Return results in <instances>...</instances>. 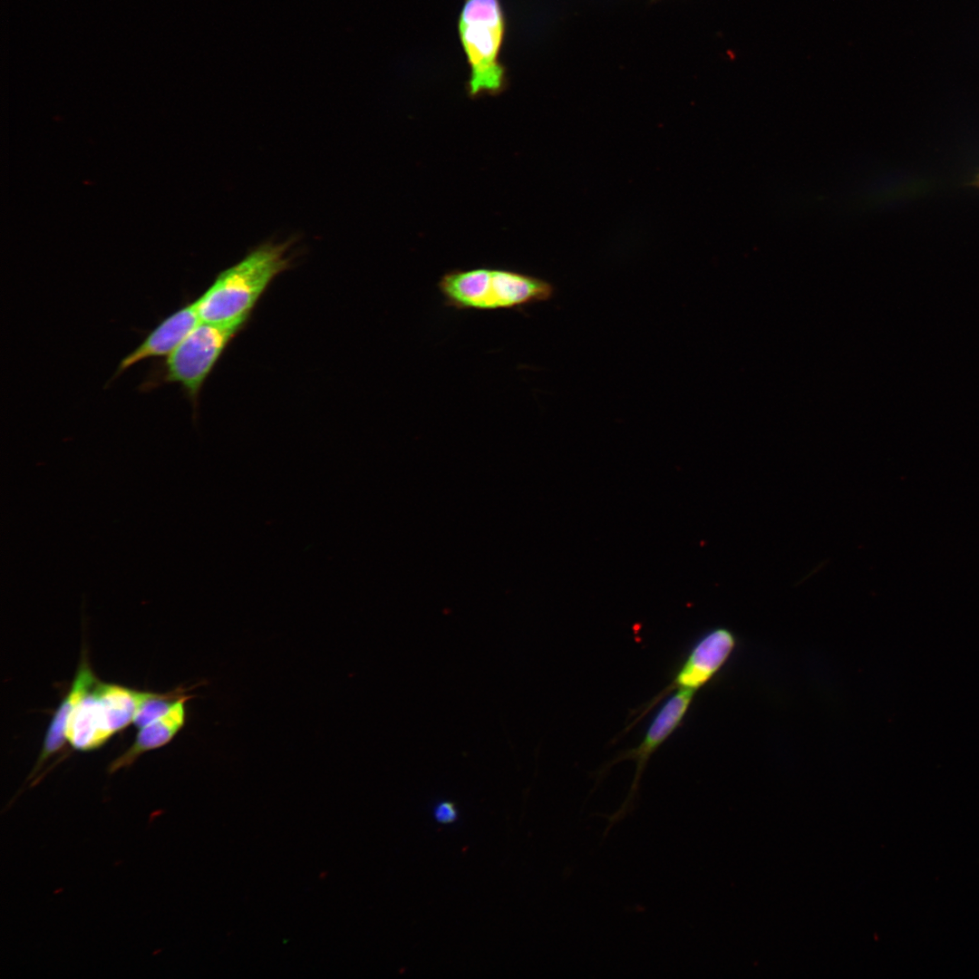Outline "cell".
<instances>
[{
	"instance_id": "1",
	"label": "cell",
	"mask_w": 979,
	"mask_h": 979,
	"mask_svg": "<svg viewBox=\"0 0 979 979\" xmlns=\"http://www.w3.org/2000/svg\"><path fill=\"white\" fill-rule=\"evenodd\" d=\"M292 244V240L263 243L221 271L195 300L200 321L228 323L249 318L274 278L291 267L287 252Z\"/></svg>"
},
{
	"instance_id": "2",
	"label": "cell",
	"mask_w": 979,
	"mask_h": 979,
	"mask_svg": "<svg viewBox=\"0 0 979 979\" xmlns=\"http://www.w3.org/2000/svg\"><path fill=\"white\" fill-rule=\"evenodd\" d=\"M437 287L446 306L479 311L521 309L549 300L555 292L544 279L499 267L453 269L441 276Z\"/></svg>"
},
{
	"instance_id": "3",
	"label": "cell",
	"mask_w": 979,
	"mask_h": 979,
	"mask_svg": "<svg viewBox=\"0 0 979 979\" xmlns=\"http://www.w3.org/2000/svg\"><path fill=\"white\" fill-rule=\"evenodd\" d=\"M458 34L470 69V97L497 95L508 86L500 53L507 17L500 0H464L458 16Z\"/></svg>"
},
{
	"instance_id": "4",
	"label": "cell",
	"mask_w": 979,
	"mask_h": 979,
	"mask_svg": "<svg viewBox=\"0 0 979 979\" xmlns=\"http://www.w3.org/2000/svg\"><path fill=\"white\" fill-rule=\"evenodd\" d=\"M249 318L228 323L199 322L187 337L153 371L146 383L150 388L178 383L193 405L207 378L228 345L246 326Z\"/></svg>"
},
{
	"instance_id": "5",
	"label": "cell",
	"mask_w": 979,
	"mask_h": 979,
	"mask_svg": "<svg viewBox=\"0 0 979 979\" xmlns=\"http://www.w3.org/2000/svg\"><path fill=\"white\" fill-rule=\"evenodd\" d=\"M150 693L98 681L71 713L66 741L82 751L101 747L133 722L137 709Z\"/></svg>"
},
{
	"instance_id": "6",
	"label": "cell",
	"mask_w": 979,
	"mask_h": 979,
	"mask_svg": "<svg viewBox=\"0 0 979 979\" xmlns=\"http://www.w3.org/2000/svg\"><path fill=\"white\" fill-rule=\"evenodd\" d=\"M734 646L735 637L727 628L716 627L704 633L691 647L671 683L647 703L635 722L669 693L675 691L695 693L704 686L725 664Z\"/></svg>"
},
{
	"instance_id": "7",
	"label": "cell",
	"mask_w": 979,
	"mask_h": 979,
	"mask_svg": "<svg viewBox=\"0 0 979 979\" xmlns=\"http://www.w3.org/2000/svg\"><path fill=\"white\" fill-rule=\"evenodd\" d=\"M694 694L695 693L691 691H675L672 695H668L650 722L639 744L618 755L612 761L611 765L621 761L631 760L635 762L636 767L629 794L617 812L609 818L610 826L620 820L631 809L642 773L648 760L680 727L692 704Z\"/></svg>"
},
{
	"instance_id": "8",
	"label": "cell",
	"mask_w": 979,
	"mask_h": 979,
	"mask_svg": "<svg viewBox=\"0 0 979 979\" xmlns=\"http://www.w3.org/2000/svg\"><path fill=\"white\" fill-rule=\"evenodd\" d=\"M200 322L195 301L173 312L120 362L115 376L150 358L168 356Z\"/></svg>"
},
{
	"instance_id": "9",
	"label": "cell",
	"mask_w": 979,
	"mask_h": 979,
	"mask_svg": "<svg viewBox=\"0 0 979 979\" xmlns=\"http://www.w3.org/2000/svg\"><path fill=\"white\" fill-rule=\"evenodd\" d=\"M193 697L183 694L170 711L140 729L132 744L109 767L110 772L131 765L141 754L169 743L186 722V703Z\"/></svg>"
},
{
	"instance_id": "10",
	"label": "cell",
	"mask_w": 979,
	"mask_h": 979,
	"mask_svg": "<svg viewBox=\"0 0 979 979\" xmlns=\"http://www.w3.org/2000/svg\"><path fill=\"white\" fill-rule=\"evenodd\" d=\"M98 681L86 659H82L69 692L53 715V719L46 730L36 766L31 775L39 771L51 756L63 747L66 741V725L71 713Z\"/></svg>"
},
{
	"instance_id": "11",
	"label": "cell",
	"mask_w": 979,
	"mask_h": 979,
	"mask_svg": "<svg viewBox=\"0 0 979 979\" xmlns=\"http://www.w3.org/2000/svg\"><path fill=\"white\" fill-rule=\"evenodd\" d=\"M184 692L185 689L181 688L165 693H151L137 709L132 723L136 728L141 729L163 716L176 701L185 694Z\"/></svg>"
},
{
	"instance_id": "12",
	"label": "cell",
	"mask_w": 979,
	"mask_h": 979,
	"mask_svg": "<svg viewBox=\"0 0 979 979\" xmlns=\"http://www.w3.org/2000/svg\"><path fill=\"white\" fill-rule=\"evenodd\" d=\"M433 818L440 824H451L459 819L458 808L451 800H441L433 808Z\"/></svg>"
},
{
	"instance_id": "13",
	"label": "cell",
	"mask_w": 979,
	"mask_h": 979,
	"mask_svg": "<svg viewBox=\"0 0 979 979\" xmlns=\"http://www.w3.org/2000/svg\"><path fill=\"white\" fill-rule=\"evenodd\" d=\"M973 185L979 188V173L976 175L973 181Z\"/></svg>"
}]
</instances>
